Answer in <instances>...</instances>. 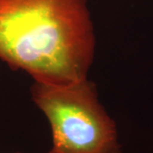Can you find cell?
Wrapping results in <instances>:
<instances>
[{"label": "cell", "mask_w": 153, "mask_h": 153, "mask_svg": "<svg viewBox=\"0 0 153 153\" xmlns=\"http://www.w3.org/2000/svg\"><path fill=\"white\" fill-rule=\"evenodd\" d=\"M94 52L86 0H0V59L34 82L87 78Z\"/></svg>", "instance_id": "6da1fadb"}, {"label": "cell", "mask_w": 153, "mask_h": 153, "mask_svg": "<svg viewBox=\"0 0 153 153\" xmlns=\"http://www.w3.org/2000/svg\"><path fill=\"white\" fill-rule=\"evenodd\" d=\"M31 95L49 122L51 153H123L116 123L88 78L68 84L34 82Z\"/></svg>", "instance_id": "7a4b0ae2"}, {"label": "cell", "mask_w": 153, "mask_h": 153, "mask_svg": "<svg viewBox=\"0 0 153 153\" xmlns=\"http://www.w3.org/2000/svg\"><path fill=\"white\" fill-rule=\"evenodd\" d=\"M16 153H21V152H16ZM47 153H51V152H50V151H49V152H48Z\"/></svg>", "instance_id": "3957f363"}]
</instances>
